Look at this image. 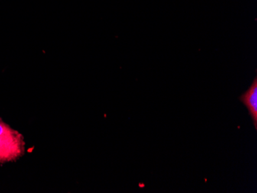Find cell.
<instances>
[{"label":"cell","instance_id":"1","mask_svg":"<svg viewBox=\"0 0 257 193\" xmlns=\"http://www.w3.org/2000/svg\"><path fill=\"white\" fill-rule=\"evenodd\" d=\"M25 153V142L21 133L12 129L0 118V163L15 162Z\"/></svg>","mask_w":257,"mask_h":193},{"label":"cell","instance_id":"2","mask_svg":"<svg viewBox=\"0 0 257 193\" xmlns=\"http://www.w3.org/2000/svg\"><path fill=\"white\" fill-rule=\"evenodd\" d=\"M239 101L247 108L249 114L253 122L254 128L257 129V78H254L249 89L239 97Z\"/></svg>","mask_w":257,"mask_h":193}]
</instances>
